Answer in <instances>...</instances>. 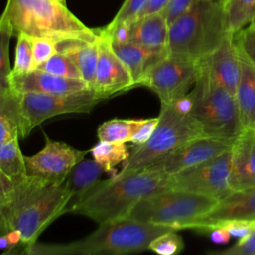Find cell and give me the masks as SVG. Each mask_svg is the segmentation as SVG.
<instances>
[{"instance_id":"6da1fadb","label":"cell","mask_w":255,"mask_h":255,"mask_svg":"<svg viewBox=\"0 0 255 255\" xmlns=\"http://www.w3.org/2000/svg\"><path fill=\"white\" fill-rule=\"evenodd\" d=\"M14 181L12 199L1 209L10 230L21 232L22 245L26 247L36 242L54 220L66 213L71 192L65 182L55 183L37 175L27 174Z\"/></svg>"},{"instance_id":"7a4b0ae2","label":"cell","mask_w":255,"mask_h":255,"mask_svg":"<svg viewBox=\"0 0 255 255\" xmlns=\"http://www.w3.org/2000/svg\"><path fill=\"white\" fill-rule=\"evenodd\" d=\"M175 230L169 226L151 224L124 217L99 224L88 236L68 243H39L23 248L27 255H119L141 252L156 236ZM177 231V230H176Z\"/></svg>"},{"instance_id":"3957f363","label":"cell","mask_w":255,"mask_h":255,"mask_svg":"<svg viewBox=\"0 0 255 255\" xmlns=\"http://www.w3.org/2000/svg\"><path fill=\"white\" fill-rule=\"evenodd\" d=\"M167 175L147 168L113 175L99 181L71 212L87 216L99 224L128 217L142 198L167 188Z\"/></svg>"},{"instance_id":"277c9868","label":"cell","mask_w":255,"mask_h":255,"mask_svg":"<svg viewBox=\"0 0 255 255\" xmlns=\"http://www.w3.org/2000/svg\"><path fill=\"white\" fill-rule=\"evenodd\" d=\"M14 36L48 38L55 42L78 39L94 42L100 30L81 22L60 0H7L3 11Z\"/></svg>"},{"instance_id":"5b68a950","label":"cell","mask_w":255,"mask_h":255,"mask_svg":"<svg viewBox=\"0 0 255 255\" xmlns=\"http://www.w3.org/2000/svg\"><path fill=\"white\" fill-rule=\"evenodd\" d=\"M229 34L220 0H196L168 29L167 51L195 60L213 51Z\"/></svg>"},{"instance_id":"8992f818","label":"cell","mask_w":255,"mask_h":255,"mask_svg":"<svg viewBox=\"0 0 255 255\" xmlns=\"http://www.w3.org/2000/svg\"><path fill=\"white\" fill-rule=\"evenodd\" d=\"M191 93L192 116L205 136L234 142L245 130L235 96L199 70Z\"/></svg>"},{"instance_id":"52a82bcc","label":"cell","mask_w":255,"mask_h":255,"mask_svg":"<svg viewBox=\"0 0 255 255\" xmlns=\"http://www.w3.org/2000/svg\"><path fill=\"white\" fill-rule=\"evenodd\" d=\"M205 136L199 123L192 115L177 113L170 104H161L157 126L150 138L141 145H134L117 175L141 170L158 158L181 145Z\"/></svg>"},{"instance_id":"ba28073f","label":"cell","mask_w":255,"mask_h":255,"mask_svg":"<svg viewBox=\"0 0 255 255\" xmlns=\"http://www.w3.org/2000/svg\"><path fill=\"white\" fill-rule=\"evenodd\" d=\"M218 200L180 189L165 188L139 200L128 217L151 224L169 226L175 230L189 226L206 215Z\"/></svg>"},{"instance_id":"9c48e42d","label":"cell","mask_w":255,"mask_h":255,"mask_svg":"<svg viewBox=\"0 0 255 255\" xmlns=\"http://www.w3.org/2000/svg\"><path fill=\"white\" fill-rule=\"evenodd\" d=\"M18 99L21 115L20 137L22 138L28 136L36 126L52 117L72 113H90L104 100L93 90L64 95L23 93L18 94Z\"/></svg>"},{"instance_id":"30bf717a","label":"cell","mask_w":255,"mask_h":255,"mask_svg":"<svg viewBox=\"0 0 255 255\" xmlns=\"http://www.w3.org/2000/svg\"><path fill=\"white\" fill-rule=\"evenodd\" d=\"M167 188L185 190L222 200L232 186V147L224 153L168 177Z\"/></svg>"},{"instance_id":"8fae6325","label":"cell","mask_w":255,"mask_h":255,"mask_svg":"<svg viewBox=\"0 0 255 255\" xmlns=\"http://www.w3.org/2000/svg\"><path fill=\"white\" fill-rule=\"evenodd\" d=\"M197 72V60L168 53L148 69L139 86L155 93L161 104H169L188 92Z\"/></svg>"},{"instance_id":"7c38bea8","label":"cell","mask_w":255,"mask_h":255,"mask_svg":"<svg viewBox=\"0 0 255 255\" xmlns=\"http://www.w3.org/2000/svg\"><path fill=\"white\" fill-rule=\"evenodd\" d=\"M44 135L45 146L34 155L24 156L27 174L63 183L72 168L84 159L90 150H79L65 142L50 138L46 133Z\"/></svg>"},{"instance_id":"4fadbf2b","label":"cell","mask_w":255,"mask_h":255,"mask_svg":"<svg viewBox=\"0 0 255 255\" xmlns=\"http://www.w3.org/2000/svg\"><path fill=\"white\" fill-rule=\"evenodd\" d=\"M233 143L214 137H199L158 158L145 168L171 176L224 153Z\"/></svg>"},{"instance_id":"5bb4252c","label":"cell","mask_w":255,"mask_h":255,"mask_svg":"<svg viewBox=\"0 0 255 255\" xmlns=\"http://www.w3.org/2000/svg\"><path fill=\"white\" fill-rule=\"evenodd\" d=\"M134 87L129 72L114 52L109 37L100 30L99 59L93 91L105 100Z\"/></svg>"},{"instance_id":"9a60e30c","label":"cell","mask_w":255,"mask_h":255,"mask_svg":"<svg viewBox=\"0 0 255 255\" xmlns=\"http://www.w3.org/2000/svg\"><path fill=\"white\" fill-rule=\"evenodd\" d=\"M198 70L235 96L240 75V61L233 34H229L213 51L197 60Z\"/></svg>"},{"instance_id":"2e32d148","label":"cell","mask_w":255,"mask_h":255,"mask_svg":"<svg viewBox=\"0 0 255 255\" xmlns=\"http://www.w3.org/2000/svg\"><path fill=\"white\" fill-rule=\"evenodd\" d=\"M9 88L18 94L39 93L50 95H64L90 90L82 79L65 78L39 69L24 74L10 75Z\"/></svg>"},{"instance_id":"e0dca14e","label":"cell","mask_w":255,"mask_h":255,"mask_svg":"<svg viewBox=\"0 0 255 255\" xmlns=\"http://www.w3.org/2000/svg\"><path fill=\"white\" fill-rule=\"evenodd\" d=\"M225 220H255V186L233 191L188 229L199 231L208 224Z\"/></svg>"},{"instance_id":"ac0fdd59","label":"cell","mask_w":255,"mask_h":255,"mask_svg":"<svg viewBox=\"0 0 255 255\" xmlns=\"http://www.w3.org/2000/svg\"><path fill=\"white\" fill-rule=\"evenodd\" d=\"M234 191L255 186V130L245 129L232 145Z\"/></svg>"},{"instance_id":"d6986e66","label":"cell","mask_w":255,"mask_h":255,"mask_svg":"<svg viewBox=\"0 0 255 255\" xmlns=\"http://www.w3.org/2000/svg\"><path fill=\"white\" fill-rule=\"evenodd\" d=\"M168 29L163 11L150 14L132 22L129 42L155 52L168 53Z\"/></svg>"},{"instance_id":"ffe728a7","label":"cell","mask_w":255,"mask_h":255,"mask_svg":"<svg viewBox=\"0 0 255 255\" xmlns=\"http://www.w3.org/2000/svg\"><path fill=\"white\" fill-rule=\"evenodd\" d=\"M240 75L235 99L245 129L255 130V64L238 49Z\"/></svg>"},{"instance_id":"44dd1931","label":"cell","mask_w":255,"mask_h":255,"mask_svg":"<svg viewBox=\"0 0 255 255\" xmlns=\"http://www.w3.org/2000/svg\"><path fill=\"white\" fill-rule=\"evenodd\" d=\"M104 173H108L107 169L94 158L82 159L72 168L65 180V184L71 192V199L66 213L72 211L73 207L100 181Z\"/></svg>"},{"instance_id":"7402d4cb","label":"cell","mask_w":255,"mask_h":255,"mask_svg":"<svg viewBox=\"0 0 255 255\" xmlns=\"http://www.w3.org/2000/svg\"><path fill=\"white\" fill-rule=\"evenodd\" d=\"M111 45L116 55L129 72L135 87L139 86L140 81L148 69L168 54L155 52L132 42L124 44H116L111 42Z\"/></svg>"},{"instance_id":"603a6c76","label":"cell","mask_w":255,"mask_h":255,"mask_svg":"<svg viewBox=\"0 0 255 255\" xmlns=\"http://www.w3.org/2000/svg\"><path fill=\"white\" fill-rule=\"evenodd\" d=\"M21 115L18 94L0 90V142L20 137Z\"/></svg>"},{"instance_id":"cb8c5ba5","label":"cell","mask_w":255,"mask_h":255,"mask_svg":"<svg viewBox=\"0 0 255 255\" xmlns=\"http://www.w3.org/2000/svg\"><path fill=\"white\" fill-rule=\"evenodd\" d=\"M67 55H69L77 65L82 80L88 85L90 90H93L99 59V38L94 42L86 43Z\"/></svg>"},{"instance_id":"d4e9b609","label":"cell","mask_w":255,"mask_h":255,"mask_svg":"<svg viewBox=\"0 0 255 255\" xmlns=\"http://www.w3.org/2000/svg\"><path fill=\"white\" fill-rule=\"evenodd\" d=\"M90 153L93 158L100 162L112 174L117 173L115 167L121 162H125L129 156V151L126 143H117L99 140L91 149Z\"/></svg>"},{"instance_id":"484cf974","label":"cell","mask_w":255,"mask_h":255,"mask_svg":"<svg viewBox=\"0 0 255 255\" xmlns=\"http://www.w3.org/2000/svg\"><path fill=\"white\" fill-rule=\"evenodd\" d=\"M19 138L0 142V169L14 180L27 175L25 155L20 149Z\"/></svg>"},{"instance_id":"4316f807","label":"cell","mask_w":255,"mask_h":255,"mask_svg":"<svg viewBox=\"0 0 255 255\" xmlns=\"http://www.w3.org/2000/svg\"><path fill=\"white\" fill-rule=\"evenodd\" d=\"M142 119H113L103 123L98 128L97 135L99 140L127 143L129 142L132 134L140 125Z\"/></svg>"},{"instance_id":"83f0119b","label":"cell","mask_w":255,"mask_h":255,"mask_svg":"<svg viewBox=\"0 0 255 255\" xmlns=\"http://www.w3.org/2000/svg\"><path fill=\"white\" fill-rule=\"evenodd\" d=\"M222 5L227 28L232 34L249 25L255 16V0H224Z\"/></svg>"},{"instance_id":"f1b7e54d","label":"cell","mask_w":255,"mask_h":255,"mask_svg":"<svg viewBox=\"0 0 255 255\" xmlns=\"http://www.w3.org/2000/svg\"><path fill=\"white\" fill-rule=\"evenodd\" d=\"M13 30L4 13L0 16V90L9 89V78L12 72L9 61V42Z\"/></svg>"},{"instance_id":"f546056e","label":"cell","mask_w":255,"mask_h":255,"mask_svg":"<svg viewBox=\"0 0 255 255\" xmlns=\"http://www.w3.org/2000/svg\"><path fill=\"white\" fill-rule=\"evenodd\" d=\"M17 37L15 61L11 75H19L31 72L36 69L33 57L32 37L26 34H19Z\"/></svg>"},{"instance_id":"4dcf8cb0","label":"cell","mask_w":255,"mask_h":255,"mask_svg":"<svg viewBox=\"0 0 255 255\" xmlns=\"http://www.w3.org/2000/svg\"><path fill=\"white\" fill-rule=\"evenodd\" d=\"M36 69L65 78L82 79L80 71L73 59L69 55L63 53H56Z\"/></svg>"},{"instance_id":"1f68e13d","label":"cell","mask_w":255,"mask_h":255,"mask_svg":"<svg viewBox=\"0 0 255 255\" xmlns=\"http://www.w3.org/2000/svg\"><path fill=\"white\" fill-rule=\"evenodd\" d=\"M183 247L184 243L181 236L176 230H170L152 239L148 245V250L159 255H175L180 253Z\"/></svg>"},{"instance_id":"d6a6232c","label":"cell","mask_w":255,"mask_h":255,"mask_svg":"<svg viewBox=\"0 0 255 255\" xmlns=\"http://www.w3.org/2000/svg\"><path fill=\"white\" fill-rule=\"evenodd\" d=\"M236 48L255 64V26L248 25L233 34Z\"/></svg>"},{"instance_id":"836d02e7","label":"cell","mask_w":255,"mask_h":255,"mask_svg":"<svg viewBox=\"0 0 255 255\" xmlns=\"http://www.w3.org/2000/svg\"><path fill=\"white\" fill-rule=\"evenodd\" d=\"M32 48L36 68L48 61L57 53L56 42L48 38L32 37Z\"/></svg>"},{"instance_id":"e575fe53","label":"cell","mask_w":255,"mask_h":255,"mask_svg":"<svg viewBox=\"0 0 255 255\" xmlns=\"http://www.w3.org/2000/svg\"><path fill=\"white\" fill-rule=\"evenodd\" d=\"M147 1L148 0H125L124 4L112 22H134L143 10Z\"/></svg>"},{"instance_id":"d590c367","label":"cell","mask_w":255,"mask_h":255,"mask_svg":"<svg viewBox=\"0 0 255 255\" xmlns=\"http://www.w3.org/2000/svg\"><path fill=\"white\" fill-rule=\"evenodd\" d=\"M217 255H255V231L245 238L239 239L234 245L220 251H209Z\"/></svg>"},{"instance_id":"8d00e7d4","label":"cell","mask_w":255,"mask_h":255,"mask_svg":"<svg viewBox=\"0 0 255 255\" xmlns=\"http://www.w3.org/2000/svg\"><path fill=\"white\" fill-rule=\"evenodd\" d=\"M131 24L129 22H111L106 28L102 29L103 32L109 37L112 43L124 44L128 43L130 40V31Z\"/></svg>"},{"instance_id":"74e56055","label":"cell","mask_w":255,"mask_h":255,"mask_svg":"<svg viewBox=\"0 0 255 255\" xmlns=\"http://www.w3.org/2000/svg\"><path fill=\"white\" fill-rule=\"evenodd\" d=\"M215 223L224 224L229 230L231 236L234 238H237L238 240L247 237L248 235H250L252 232L255 231V220H225V221H219ZM211 224H214V223H211ZM211 224H208V225H211ZM202 229H200L199 232Z\"/></svg>"},{"instance_id":"f35d334b","label":"cell","mask_w":255,"mask_h":255,"mask_svg":"<svg viewBox=\"0 0 255 255\" xmlns=\"http://www.w3.org/2000/svg\"><path fill=\"white\" fill-rule=\"evenodd\" d=\"M158 123V117L151 119H142L140 125L132 134L129 142L133 145H141L145 143L152 135Z\"/></svg>"},{"instance_id":"ab89813d","label":"cell","mask_w":255,"mask_h":255,"mask_svg":"<svg viewBox=\"0 0 255 255\" xmlns=\"http://www.w3.org/2000/svg\"><path fill=\"white\" fill-rule=\"evenodd\" d=\"M196 0H170L163 10L168 26L185 13Z\"/></svg>"},{"instance_id":"60d3db41","label":"cell","mask_w":255,"mask_h":255,"mask_svg":"<svg viewBox=\"0 0 255 255\" xmlns=\"http://www.w3.org/2000/svg\"><path fill=\"white\" fill-rule=\"evenodd\" d=\"M15 190V181L0 169V208L7 205Z\"/></svg>"},{"instance_id":"b9f144b4","label":"cell","mask_w":255,"mask_h":255,"mask_svg":"<svg viewBox=\"0 0 255 255\" xmlns=\"http://www.w3.org/2000/svg\"><path fill=\"white\" fill-rule=\"evenodd\" d=\"M169 104L177 113L184 116H190L192 115V110L194 106V97L192 93L189 92L176 98Z\"/></svg>"},{"instance_id":"7bdbcfd3","label":"cell","mask_w":255,"mask_h":255,"mask_svg":"<svg viewBox=\"0 0 255 255\" xmlns=\"http://www.w3.org/2000/svg\"><path fill=\"white\" fill-rule=\"evenodd\" d=\"M169 1L170 0H148L137 19L147 16V15H150V14H154V13L163 11L165 9V7L167 6V4L169 3Z\"/></svg>"},{"instance_id":"ee69618b","label":"cell","mask_w":255,"mask_h":255,"mask_svg":"<svg viewBox=\"0 0 255 255\" xmlns=\"http://www.w3.org/2000/svg\"><path fill=\"white\" fill-rule=\"evenodd\" d=\"M6 236L9 241L10 249L5 252V254H9L13 249H16L19 244H22V234L17 229H11L6 233Z\"/></svg>"},{"instance_id":"f6af8a7d","label":"cell","mask_w":255,"mask_h":255,"mask_svg":"<svg viewBox=\"0 0 255 255\" xmlns=\"http://www.w3.org/2000/svg\"><path fill=\"white\" fill-rule=\"evenodd\" d=\"M10 230L8 221L2 211V209L0 208V236L3 234H6L8 231Z\"/></svg>"},{"instance_id":"bcb514c9","label":"cell","mask_w":255,"mask_h":255,"mask_svg":"<svg viewBox=\"0 0 255 255\" xmlns=\"http://www.w3.org/2000/svg\"><path fill=\"white\" fill-rule=\"evenodd\" d=\"M0 249H7V251L10 249L9 241H8V238H7L6 234H3V235L0 236Z\"/></svg>"},{"instance_id":"7dc6e473","label":"cell","mask_w":255,"mask_h":255,"mask_svg":"<svg viewBox=\"0 0 255 255\" xmlns=\"http://www.w3.org/2000/svg\"><path fill=\"white\" fill-rule=\"evenodd\" d=\"M249 25H251V26H255V16H254V18H253V20L251 21V23L249 24Z\"/></svg>"},{"instance_id":"c3c4849f","label":"cell","mask_w":255,"mask_h":255,"mask_svg":"<svg viewBox=\"0 0 255 255\" xmlns=\"http://www.w3.org/2000/svg\"><path fill=\"white\" fill-rule=\"evenodd\" d=\"M60 1H63V2H65V0H60Z\"/></svg>"},{"instance_id":"681fc988","label":"cell","mask_w":255,"mask_h":255,"mask_svg":"<svg viewBox=\"0 0 255 255\" xmlns=\"http://www.w3.org/2000/svg\"><path fill=\"white\" fill-rule=\"evenodd\" d=\"M220 1H221V2H222V3H223V1H224V0H220Z\"/></svg>"}]
</instances>
